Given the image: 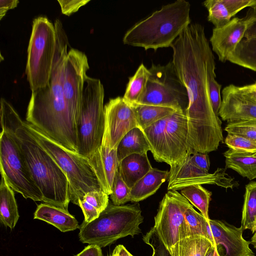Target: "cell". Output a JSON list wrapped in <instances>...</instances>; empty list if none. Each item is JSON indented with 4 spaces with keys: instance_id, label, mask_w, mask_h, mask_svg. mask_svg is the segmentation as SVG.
<instances>
[{
    "instance_id": "8fae6325",
    "label": "cell",
    "mask_w": 256,
    "mask_h": 256,
    "mask_svg": "<svg viewBox=\"0 0 256 256\" xmlns=\"http://www.w3.org/2000/svg\"><path fill=\"white\" fill-rule=\"evenodd\" d=\"M178 190H168L160 202L152 228L170 252L174 245L184 238V212L192 206Z\"/></svg>"
},
{
    "instance_id": "f6af8a7d",
    "label": "cell",
    "mask_w": 256,
    "mask_h": 256,
    "mask_svg": "<svg viewBox=\"0 0 256 256\" xmlns=\"http://www.w3.org/2000/svg\"><path fill=\"white\" fill-rule=\"evenodd\" d=\"M75 256H102L100 247L94 244H89Z\"/></svg>"
},
{
    "instance_id": "7a4b0ae2",
    "label": "cell",
    "mask_w": 256,
    "mask_h": 256,
    "mask_svg": "<svg viewBox=\"0 0 256 256\" xmlns=\"http://www.w3.org/2000/svg\"><path fill=\"white\" fill-rule=\"evenodd\" d=\"M54 25L56 46L50 83L32 92L26 120L59 145L78 153L76 124L68 109L63 90L69 43L61 22L57 19Z\"/></svg>"
},
{
    "instance_id": "8992f818",
    "label": "cell",
    "mask_w": 256,
    "mask_h": 256,
    "mask_svg": "<svg viewBox=\"0 0 256 256\" xmlns=\"http://www.w3.org/2000/svg\"><path fill=\"white\" fill-rule=\"evenodd\" d=\"M24 124L41 146L58 165L69 182L70 202L78 201L88 192L103 190L92 161L59 145L27 122ZM104 191V190H103Z\"/></svg>"
},
{
    "instance_id": "603a6c76",
    "label": "cell",
    "mask_w": 256,
    "mask_h": 256,
    "mask_svg": "<svg viewBox=\"0 0 256 256\" xmlns=\"http://www.w3.org/2000/svg\"><path fill=\"white\" fill-rule=\"evenodd\" d=\"M168 177L169 171L153 168L130 188V202H138L154 194Z\"/></svg>"
},
{
    "instance_id": "7dc6e473",
    "label": "cell",
    "mask_w": 256,
    "mask_h": 256,
    "mask_svg": "<svg viewBox=\"0 0 256 256\" xmlns=\"http://www.w3.org/2000/svg\"><path fill=\"white\" fill-rule=\"evenodd\" d=\"M238 88L241 92L256 102V82L250 84L238 86Z\"/></svg>"
},
{
    "instance_id": "5b68a950",
    "label": "cell",
    "mask_w": 256,
    "mask_h": 256,
    "mask_svg": "<svg viewBox=\"0 0 256 256\" xmlns=\"http://www.w3.org/2000/svg\"><path fill=\"white\" fill-rule=\"evenodd\" d=\"M143 220L138 204L116 206L109 202L96 218L89 222L83 221L78 237L82 243L104 248L120 238L140 234Z\"/></svg>"
},
{
    "instance_id": "f1b7e54d",
    "label": "cell",
    "mask_w": 256,
    "mask_h": 256,
    "mask_svg": "<svg viewBox=\"0 0 256 256\" xmlns=\"http://www.w3.org/2000/svg\"><path fill=\"white\" fill-rule=\"evenodd\" d=\"M227 60L256 72V38H244L228 55Z\"/></svg>"
},
{
    "instance_id": "d4e9b609",
    "label": "cell",
    "mask_w": 256,
    "mask_h": 256,
    "mask_svg": "<svg viewBox=\"0 0 256 256\" xmlns=\"http://www.w3.org/2000/svg\"><path fill=\"white\" fill-rule=\"evenodd\" d=\"M150 150L143 131L138 127L130 130L121 140L117 148V156L120 162L127 156L134 154H147Z\"/></svg>"
},
{
    "instance_id": "6da1fadb",
    "label": "cell",
    "mask_w": 256,
    "mask_h": 256,
    "mask_svg": "<svg viewBox=\"0 0 256 256\" xmlns=\"http://www.w3.org/2000/svg\"><path fill=\"white\" fill-rule=\"evenodd\" d=\"M171 48L175 70L188 96L185 114L188 152L215 151L224 142V136L221 120L214 114L210 98L208 77L215 71L216 64L204 26L190 24Z\"/></svg>"
},
{
    "instance_id": "e575fe53",
    "label": "cell",
    "mask_w": 256,
    "mask_h": 256,
    "mask_svg": "<svg viewBox=\"0 0 256 256\" xmlns=\"http://www.w3.org/2000/svg\"><path fill=\"white\" fill-rule=\"evenodd\" d=\"M203 4L208 11V20L214 28L224 26L230 20L232 16L223 0H208Z\"/></svg>"
},
{
    "instance_id": "7c38bea8",
    "label": "cell",
    "mask_w": 256,
    "mask_h": 256,
    "mask_svg": "<svg viewBox=\"0 0 256 256\" xmlns=\"http://www.w3.org/2000/svg\"><path fill=\"white\" fill-rule=\"evenodd\" d=\"M88 69L86 54L78 50L70 48L65 62L63 90L68 109L76 124Z\"/></svg>"
},
{
    "instance_id": "4fadbf2b",
    "label": "cell",
    "mask_w": 256,
    "mask_h": 256,
    "mask_svg": "<svg viewBox=\"0 0 256 256\" xmlns=\"http://www.w3.org/2000/svg\"><path fill=\"white\" fill-rule=\"evenodd\" d=\"M190 155L180 164L170 166L168 190H181L192 185L216 184L226 188L237 186V182L226 172V168H218L214 173L210 174L192 164L190 160Z\"/></svg>"
},
{
    "instance_id": "1f68e13d",
    "label": "cell",
    "mask_w": 256,
    "mask_h": 256,
    "mask_svg": "<svg viewBox=\"0 0 256 256\" xmlns=\"http://www.w3.org/2000/svg\"><path fill=\"white\" fill-rule=\"evenodd\" d=\"M180 194L193 206L196 208L206 219L208 216V208L212 193L202 185H192L183 188Z\"/></svg>"
},
{
    "instance_id": "30bf717a",
    "label": "cell",
    "mask_w": 256,
    "mask_h": 256,
    "mask_svg": "<svg viewBox=\"0 0 256 256\" xmlns=\"http://www.w3.org/2000/svg\"><path fill=\"white\" fill-rule=\"evenodd\" d=\"M146 90L136 104L168 106L184 112L188 104L186 90L172 61L165 65L152 64Z\"/></svg>"
},
{
    "instance_id": "681fc988",
    "label": "cell",
    "mask_w": 256,
    "mask_h": 256,
    "mask_svg": "<svg viewBox=\"0 0 256 256\" xmlns=\"http://www.w3.org/2000/svg\"><path fill=\"white\" fill-rule=\"evenodd\" d=\"M206 256H222L220 254L218 248L213 245L206 253Z\"/></svg>"
},
{
    "instance_id": "d6986e66",
    "label": "cell",
    "mask_w": 256,
    "mask_h": 256,
    "mask_svg": "<svg viewBox=\"0 0 256 256\" xmlns=\"http://www.w3.org/2000/svg\"><path fill=\"white\" fill-rule=\"evenodd\" d=\"M90 160L96 170L103 190L110 195L119 166L117 149L110 150L108 143L102 140L100 150Z\"/></svg>"
},
{
    "instance_id": "4316f807",
    "label": "cell",
    "mask_w": 256,
    "mask_h": 256,
    "mask_svg": "<svg viewBox=\"0 0 256 256\" xmlns=\"http://www.w3.org/2000/svg\"><path fill=\"white\" fill-rule=\"evenodd\" d=\"M212 246V242L204 236H190L177 242L170 253L172 256H206Z\"/></svg>"
},
{
    "instance_id": "74e56055",
    "label": "cell",
    "mask_w": 256,
    "mask_h": 256,
    "mask_svg": "<svg viewBox=\"0 0 256 256\" xmlns=\"http://www.w3.org/2000/svg\"><path fill=\"white\" fill-rule=\"evenodd\" d=\"M224 142L230 149L234 151L256 153V142L242 136L228 134Z\"/></svg>"
},
{
    "instance_id": "9a60e30c",
    "label": "cell",
    "mask_w": 256,
    "mask_h": 256,
    "mask_svg": "<svg viewBox=\"0 0 256 256\" xmlns=\"http://www.w3.org/2000/svg\"><path fill=\"white\" fill-rule=\"evenodd\" d=\"M243 230L224 222L209 219L206 222L208 238L216 247L222 246L223 256H254L250 242L242 236Z\"/></svg>"
},
{
    "instance_id": "4dcf8cb0",
    "label": "cell",
    "mask_w": 256,
    "mask_h": 256,
    "mask_svg": "<svg viewBox=\"0 0 256 256\" xmlns=\"http://www.w3.org/2000/svg\"><path fill=\"white\" fill-rule=\"evenodd\" d=\"M150 73L143 63H142L134 75L129 78L124 94V100L132 106L138 102L144 94Z\"/></svg>"
},
{
    "instance_id": "e0dca14e",
    "label": "cell",
    "mask_w": 256,
    "mask_h": 256,
    "mask_svg": "<svg viewBox=\"0 0 256 256\" xmlns=\"http://www.w3.org/2000/svg\"><path fill=\"white\" fill-rule=\"evenodd\" d=\"M218 116L228 122L256 121V102L241 92L238 86L230 84L222 90Z\"/></svg>"
},
{
    "instance_id": "3957f363",
    "label": "cell",
    "mask_w": 256,
    "mask_h": 256,
    "mask_svg": "<svg viewBox=\"0 0 256 256\" xmlns=\"http://www.w3.org/2000/svg\"><path fill=\"white\" fill-rule=\"evenodd\" d=\"M0 126L12 134L18 143L42 193L43 202L68 211L70 190L66 176L31 134L13 106L4 98L0 99Z\"/></svg>"
},
{
    "instance_id": "ab89813d",
    "label": "cell",
    "mask_w": 256,
    "mask_h": 256,
    "mask_svg": "<svg viewBox=\"0 0 256 256\" xmlns=\"http://www.w3.org/2000/svg\"><path fill=\"white\" fill-rule=\"evenodd\" d=\"M214 72H212L208 77V90L214 114L218 116L222 104L220 90L222 86L216 80Z\"/></svg>"
},
{
    "instance_id": "5bb4252c",
    "label": "cell",
    "mask_w": 256,
    "mask_h": 256,
    "mask_svg": "<svg viewBox=\"0 0 256 256\" xmlns=\"http://www.w3.org/2000/svg\"><path fill=\"white\" fill-rule=\"evenodd\" d=\"M104 111L103 138L108 142L110 150L117 149L121 140L130 130L139 128L134 112L120 96L110 99L104 105Z\"/></svg>"
},
{
    "instance_id": "277c9868",
    "label": "cell",
    "mask_w": 256,
    "mask_h": 256,
    "mask_svg": "<svg viewBox=\"0 0 256 256\" xmlns=\"http://www.w3.org/2000/svg\"><path fill=\"white\" fill-rule=\"evenodd\" d=\"M190 4L177 0L154 12L131 27L124 36V44L145 50L171 47L182 32L191 23Z\"/></svg>"
},
{
    "instance_id": "bcb514c9",
    "label": "cell",
    "mask_w": 256,
    "mask_h": 256,
    "mask_svg": "<svg viewBox=\"0 0 256 256\" xmlns=\"http://www.w3.org/2000/svg\"><path fill=\"white\" fill-rule=\"evenodd\" d=\"M19 1L18 0H0V19L6 14L8 10L16 8Z\"/></svg>"
},
{
    "instance_id": "44dd1931",
    "label": "cell",
    "mask_w": 256,
    "mask_h": 256,
    "mask_svg": "<svg viewBox=\"0 0 256 256\" xmlns=\"http://www.w3.org/2000/svg\"><path fill=\"white\" fill-rule=\"evenodd\" d=\"M168 116L154 122L142 131L154 159L158 162H164L170 165L169 149L166 134V126Z\"/></svg>"
},
{
    "instance_id": "d590c367",
    "label": "cell",
    "mask_w": 256,
    "mask_h": 256,
    "mask_svg": "<svg viewBox=\"0 0 256 256\" xmlns=\"http://www.w3.org/2000/svg\"><path fill=\"white\" fill-rule=\"evenodd\" d=\"M224 130L228 134L242 136L256 142V121L255 120L228 122Z\"/></svg>"
},
{
    "instance_id": "ba28073f",
    "label": "cell",
    "mask_w": 256,
    "mask_h": 256,
    "mask_svg": "<svg viewBox=\"0 0 256 256\" xmlns=\"http://www.w3.org/2000/svg\"><path fill=\"white\" fill-rule=\"evenodd\" d=\"M56 46L54 24L46 17L34 18L28 48L26 70L32 92L49 84Z\"/></svg>"
},
{
    "instance_id": "c3c4849f",
    "label": "cell",
    "mask_w": 256,
    "mask_h": 256,
    "mask_svg": "<svg viewBox=\"0 0 256 256\" xmlns=\"http://www.w3.org/2000/svg\"><path fill=\"white\" fill-rule=\"evenodd\" d=\"M108 256H134L122 244L116 246L112 252Z\"/></svg>"
},
{
    "instance_id": "8d00e7d4",
    "label": "cell",
    "mask_w": 256,
    "mask_h": 256,
    "mask_svg": "<svg viewBox=\"0 0 256 256\" xmlns=\"http://www.w3.org/2000/svg\"><path fill=\"white\" fill-rule=\"evenodd\" d=\"M130 188L124 182L118 169L110 194L112 203L116 206H121L130 202Z\"/></svg>"
},
{
    "instance_id": "484cf974",
    "label": "cell",
    "mask_w": 256,
    "mask_h": 256,
    "mask_svg": "<svg viewBox=\"0 0 256 256\" xmlns=\"http://www.w3.org/2000/svg\"><path fill=\"white\" fill-rule=\"evenodd\" d=\"M226 168H230L249 180L256 178V156L253 154L228 149L224 153Z\"/></svg>"
},
{
    "instance_id": "60d3db41",
    "label": "cell",
    "mask_w": 256,
    "mask_h": 256,
    "mask_svg": "<svg viewBox=\"0 0 256 256\" xmlns=\"http://www.w3.org/2000/svg\"><path fill=\"white\" fill-rule=\"evenodd\" d=\"M232 18L242 9L256 6V0H223Z\"/></svg>"
},
{
    "instance_id": "836d02e7",
    "label": "cell",
    "mask_w": 256,
    "mask_h": 256,
    "mask_svg": "<svg viewBox=\"0 0 256 256\" xmlns=\"http://www.w3.org/2000/svg\"><path fill=\"white\" fill-rule=\"evenodd\" d=\"M185 220L184 238L198 236L208 238L206 231L207 220L201 214L197 212L192 206L188 208L184 212Z\"/></svg>"
},
{
    "instance_id": "9c48e42d",
    "label": "cell",
    "mask_w": 256,
    "mask_h": 256,
    "mask_svg": "<svg viewBox=\"0 0 256 256\" xmlns=\"http://www.w3.org/2000/svg\"><path fill=\"white\" fill-rule=\"evenodd\" d=\"M0 172L14 191L26 199L44 200L20 148L12 134L2 128L0 136Z\"/></svg>"
},
{
    "instance_id": "816d5d0a",
    "label": "cell",
    "mask_w": 256,
    "mask_h": 256,
    "mask_svg": "<svg viewBox=\"0 0 256 256\" xmlns=\"http://www.w3.org/2000/svg\"><path fill=\"white\" fill-rule=\"evenodd\" d=\"M252 232L253 233H254L256 234V222L254 224V228L252 230Z\"/></svg>"
},
{
    "instance_id": "52a82bcc",
    "label": "cell",
    "mask_w": 256,
    "mask_h": 256,
    "mask_svg": "<svg viewBox=\"0 0 256 256\" xmlns=\"http://www.w3.org/2000/svg\"><path fill=\"white\" fill-rule=\"evenodd\" d=\"M104 88L88 76L76 122L78 154L91 160L100 150L104 130Z\"/></svg>"
},
{
    "instance_id": "83f0119b",
    "label": "cell",
    "mask_w": 256,
    "mask_h": 256,
    "mask_svg": "<svg viewBox=\"0 0 256 256\" xmlns=\"http://www.w3.org/2000/svg\"><path fill=\"white\" fill-rule=\"evenodd\" d=\"M108 204V195L100 190L87 192L78 201V206L82 211L84 221L89 222L96 218Z\"/></svg>"
},
{
    "instance_id": "b9f144b4",
    "label": "cell",
    "mask_w": 256,
    "mask_h": 256,
    "mask_svg": "<svg viewBox=\"0 0 256 256\" xmlns=\"http://www.w3.org/2000/svg\"><path fill=\"white\" fill-rule=\"evenodd\" d=\"M90 0H58L62 14L70 16L78 10L82 6L86 4Z\"/></svg>"
},
{
    "instance_id": "f907efd6",
    "label": "cell",
    "mask_w": 256,
    "mask_h": 256,
    "mask_svg": "<svg viewBox=\"0 0 256 256\" xmlns=\"http://www.w3.org/2000/svg\"><path fill=\"white\" fill-rule=\"evenodd\" d=\"M250 243L252 244L254 247L256 248V234H254V236L251 238Z\"/></svg>"
},
{
    "instance_id": "ee69618b",
    "label": "cell",
    "mask_w": 256,
    "mask_h": 256,
    "mask_svg": "<svg viewBox=\"0 0 256 256\" xmlns=\"http://www.w3.org/2000/svg\"><path fill=\"white\" fill-rule=\"evenodd\" d=\"M246 15L252 17L253 21L248 28L244 38H256V6L250 8Z\"/></svg>"
},
{
    "instance_id": "d6a6232c",
    "label": "cell",
    "mask_w": 256,
    "mask_h": 256,
    "mask_svg": "<svg viewBox=\"0 0 256 256\" xmlns=\"http://www.w3.org/2000/svg\"><path fill=\"white\" fill-rule=\"evenodd\" d=\"M256 221V182L245 186L244 201L242 209V228L252 232Z\"/></svg>"
},
{
    "instance_id": "cb8c5ba5",
    "label": "cell",
    "mask_w": 256,
    "mask_h": 256,
    "mask_svg": "<svg viewBox=\"0 0 256 256\" xmlns=\"http://www.w3.org/2000/svg\"><path fill=\"white\" fill-rule=\"evenodd\" d=\"M19 217L14 190L2 176L0 184V222L12 230L15 227Z\"/></svg>"
},
{
    "instance_id": "7402d4cb",
    "label": "cell",
    "mask_w": 256,
    "mask_h": 256,
    "mask_svg": "<svg viewBox=\"0 0 256 256\" xmlns=\"http://www.w3.org/2000/svg\"><path fill=\"white\" fill-rule=\"evenodd\" d=\"M152 168L147 154H138L126 157L118 167L122 180L130 188Z\"/></svg>"
},
{
    "instance_id": "ac0fdd59",
    "label": "cell",
    "mask_w": 256,
    "mask_h": 256,
    "mask_svg": "<svg viewBox=\"0 0 256 256\" xmlns=\"http://www.w3.org/2000/svg\"><path fill=\"white\" fill-rule=\"evenodd\" d=\"M170 166L180 164L188 155V126L184 112L178 110L170 116L166 126Z\"/></svg>"
},
{
    "instance_id": "f5cc1de1",
    "label": "cell",
    "mask_w": 256,
    "mask_h": 256,
    "mask_svg": "<svg viewBox=\"0 0 256 256\" xmlns=\"http://www.w3.org/2000/svg\"><path fill=\"white\" fill-rule=\"evenodd\" d=\"M253 156H256V153H255V154H253Z\"/></svg>"
},
{
    "instance_id": "ffe728a7",
    "label": "cell",
    "mask_w": 256,
    "mask_h": 256,
    "mask_svg": "<svg viewBox=\"0 0 256 256\" xmlns=\"http://www.w3.org/2000/svg\"><path fill=\"white\" fill-rule=\"evenodd\" d=\"M34 218L44 221L63 232L74 230L80 226L68 211L45 202L38 206Z\"/></svg>"
},
{
    "instance_id": "f546056e",
    "label": "cell",
    "mask_w": 256,
    "mask_h": 256,
    "mask_svg": "<svg viewBox=\"0 0 256 256\" xmlns=\"http://www.w3.org/2000/svg\"><path fill=\"white\" fill-rule=\"evenodd\" d=\"M131 106L134 112L139 128L142 130L178 110L171 107L154 105L134 104Z\"/></svg>"
},
{
    "instance_id": "7bdbcfd3",
    "label": "cell",
    "mask_w": 256,
    "mask_h": 256,
    "mask_svg": "<svg viewBox=\"0 0 256 256\" xmlns=\"http://www.w3.org/2000/svg\"><path fill=\"white\" fill-rule=\"evenodd\" d=\"M190 160L196 167L206 172H208L210 161L208 154L196 152L190 156Z\"/></svg>"
},
{
    "instance_id": "f35d334b",
    "label": "cell",
    "mask_w": 256,
    "mask_h": 256,
    "mask_svg": "<svg viewBox=\"0 0 256 256\" xmlns=\"http://www.w3.org/2000/svg\"><path fill=\"white\" fill-rule=\"evenodd\" d=\"M142 240L152 248V256H172L152 228L143 236Z\"/></svg>"
},
{
    "instance_id": "2e32d148",
    "label": "cell",
    "mask_w": 256,
    "mask_h": 256,
    "mask_svg": "<svg viewBox=\"0 0 256 256\" xmlns=\"http://www.w3.org/2000/svg\"><path fill=\"white\" fill-rule=\"evenodd\" d=\"M252 21L253 18L246 15L243 18H234L224 26L213 28L210 42L219 60L223 62L227 60L228 55L244 38Z\"/></svg>"
}]
</instances>
